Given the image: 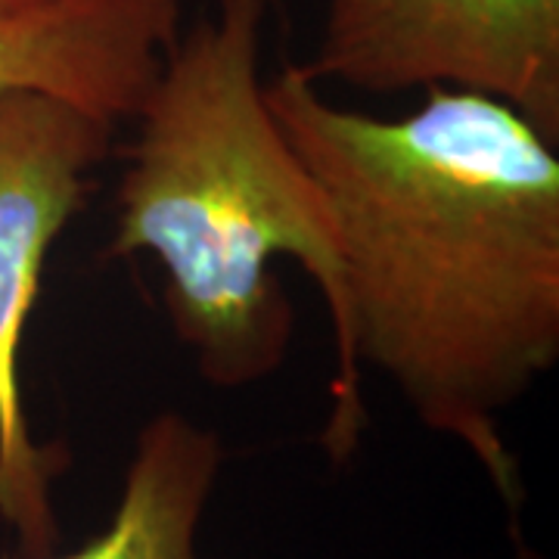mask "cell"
<instances>
[{
	"label": "cell",
	"mask_w": 559,
	"mask_h": 559,
	"mask_svg": "<svg viewBox=\"0 0 559 559\" xmlns=\"http://www.w3.org/2000/svg\"><path fill=\"white\" fill-rule=\"evenodd\" d=\"M264 100L340 237L345 336L320 444L333 463L355 454L373 367L516 510L500 417L559 360L557 143L476 91L429 87L411 116L373 119L283 66Z\"/></svg>",
	"instance_id": "1"
},
{
	"label": "cell",
	"mask_w": 559,
	"mask_h": 559,
	"mask_svg": "<svg viewBox=\"0 0 559 559\" xmlns=\"http://www.w3.org/2000/svg\"><path fill=\"white\" fill-rule=\"evenodd\" d=\"M271 0H215L183 32L138 109L106 259L153 255L178 342L215 389L277 370L296 314L274 261L314 280L345 336V277L326 197L264 100L261 32Z\"/></svg>",
	"instance_id": "2"
},
{
	"label": "cell",
	"mask_w": 559,
	"mask_h": 559,
	"mask_svg": "<svg viewBox=\"0 0 559 559\" xmlns=\"http://www.w3.org/2000/svg\"><path fill=\"white\" fill-rule=\"evenodd\" d=\"M112 134V121L62 97L0 94V520L16 532L25 559L57 554L53 479L69 457L57 444L32 439L20 382L22 340L50 249L87 200Z\"/></svg>",
	"instance_id": "3"
},
{
	"label": "cell",
	"mask_w": 559,
	"mask_h": 559,
	"mask_svg": "<svg viewBox=\"0 0 559 559\" xmlns=\"http://www.w3.org/2000/svg\"><path fill=\"white\" fill-rule=\"evenodd\" d=\"M311 81L476 91L559 143V0H330Z\"/></svg>",
	"instance_id": "4"
},
{
	"label": "cell",
	"mask_w": 559,
	"mask_h": 559,
	"mask_svg": "<svg viewBox=\"0 0 559 559\" xmlns=\"http://www.w3.org/2000/svg\"><path fill=\"white\" fill-rule=\"evenodd\" d=\"M180 0H62L0 20V94L38 91L134 121L180 38Z\"/></svg>",
	"instance_id": "5"
},
{
	"label": "cell",
	"mask_w": 559,
	"mask_h": 559,
	"mask_svg": "<svg viewBox=\"0 0 559 559\" xmlns=\"http://www.w3.org/2000/svg\"><path fill=\"white\" fill-rule=\"evenodd\" d=\"M221 466L224 448L212 429L162 411L140 429L109 525L72 554L38 559H200V522Z\"/></svg>",
	"instance_id": "6"
},
{
	"label": "cell",
	"mask_w": 559,
	"mask_h": 559,
	"mask_svg": "<svg viewBox=\"0 0 559 559\" xmlns=\"http://www.w3.org/2000/svg\"><path fill=\"white\" fill-rule=\"evenodd\" d=\"M57 3H62V0H0V20L40 13V10H47V7H57Z\"/></svg>",
	"instance_id": "7"
}]
</instances>
